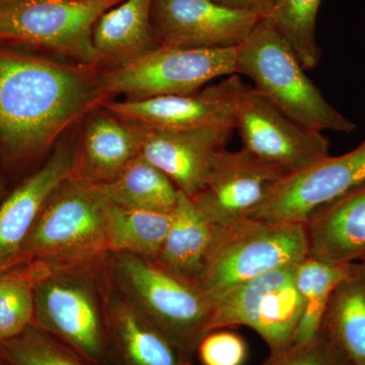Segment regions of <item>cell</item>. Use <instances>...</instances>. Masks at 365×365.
<instances>
[{
  "label": "cell",
  "mask_w": 365,
  "mask_h": 365,
  "mask_svg": "<svg viewBox=\"0 0 365 365\" xmlns=\"http://www.w3.org/2000/svg\"><path fill=\"white\" fill-rule=\"evenodd\" d=\"M103 68L0 46V155L14 167L44 155L105 102Z\"/></svg>",
  "instance_id": "cell-1"
},
{
  "label": "cell",
  "mask_w": 365,
  "mask_h": 365,
  "mask_svg": "<svg viewBox=\"0 0 365 365\" xmlns=\"http://www.w3.org/2000/svg\"><path fill=\"white\" fill-rule=\"evenodd\" d=\"M32 261L35 265L33 325L49 333L91 365H117L106 317L104 261L58 267Z\"/></svg>",
  "instance_id": "cell-2"
},
{
  "label": "cell",
  "mask_w": 365,
  "mask_h": 365,
  "mask_svg": "<svg viewBox=\"0 0 365 365\" xmlns=\"http://www.w3.org/2000/svg\"><path fill=\"white\" fill-rule=\"evenodd\" d=\"M104 273L108 284L158 327L191 364L201 340L211 332V302L200 289L155 261L128 253H108Z\"/></svg>",
  "instance_id": "cell-3"
},
{
  "label": "cell",
  "mask_w": 365,
  "mask_h": 365,
  "mask_svg": "<svg viewBox=\"0 0 365 365\" xmlns=\"http://www.w3.org/2000/svg\"><path fill=\"white\" fill-rule=\"evenodd\" d=\"M287 41L262 19L237 47V74L297 123L314 130L351 133L356 125L333 107L307 76Z\"/></svg>",
  "instance_id": "cell-4"
},
{
  "label": "cell",
  "mask_w": 365,
  "mask_h": 365,
  "mask_svg": "<svg viewBox=\"0 0 365 365\" xmlns=\"http://www.w3.org/2000/svg\"><path fill=\"white\" fill-rule=\"evenodd\" d=\"M109 202L93 185L69 177L53 192L23 246L25 260L49 266H83L109 253Z\"/></svg>",
  "instance_id": "cell-5"
},
{
  "label": "cell",
  "mask_w": 365,
  "mask_h": 365,
  "mask_svg": "<svg viewBox=\"0 0 365 365\" xmlns=\"http://www.w3.org/2000/svg\"><path fill=\"white\" fill-rule=\"evenodd\" d=\"M309 257L302 222H273L245 217L215 225L212 248L198 282L206 299Z\"/></svg>",
  "instance_id": "cell-6"
},
{
  "label": "cell",
  "mask_w": 365,
  "mask_h": 365,
  "mask_svg": "<svg viewBox=\"0 0 365 365\" xmlns=\"http://www.w3.org/2000/svg\"><path fill=\"white\" fill-rule=\"evenodd\" d=\"M122 1H1L0 46L37 54H55L74 63L98 66L93 45V28L103 14Z\"/></svg>",
  "instance_id": "cell-7"
},
{
  "label": "cell",
  "mask_w": 365,
  "mask_h": 365,
  "mask_svg": "<svg viewBox=\"0 0 365 365\" xmlns=\"http://www.w3.org/2000/svg\"><path fill=\"white\" fill-rule=\"evenodd\" d=\"M237 47L191 49L160 45L130 63L103 69L105 102L113 96L128 100L197 93L213 79L237 74Z\"/></svg>",
  "instance_id": "cell-8"
},
{
  "label": "cell",
  "mask_w": 365,
  "mask_h": 365,
  "mask_svg": "<svg viewBox=\"0 0 365 365\" xmlns=\"http://www.w3.org/2000/svg\"><path fill=\"white\" fill-rule=\"evenodd\" d=\"M297 264L246 281L211 300V332L249 327L265 341L270 353L292 344L304 311L295 283Z\"/></svg>",
  "instance_id": "cell-9"
},
{
  "label": "cell",
  "mask_w": 365,
  "mask_h": 365,
  "mask_svg": "<svg viewBox=\"0 0 365 365\" xmlns=\"http://www.w3.org/2000/svg\"><path fill=\"white\" fill-rule=\"evenodd\" d=\"M235 127L244 150L287 177L330 155V141L323 132L297 123L251 86L237 107Z\"/></svg>",
  "instance_id": "cell-10"
},
{
  "label": "cell",
  "mask_w": 365,
  "mask_h": 365,
  "mask_svg": "<svg viewBox=\"0 0 365 365\" xmlns=\"http://www.w3.org/2000/svg\"><path fill=\"white\" fill-rule=\"evenodd\" d=\"M365 182V139L354 150L330 155L287 177L248 217L273 222L304 223L319 208Z\"/></svg>",
  "instance_id": "cell-11"
},
{
  "label": "cell",
  "mask_w": 365,
  "mask_h": 365,
  "mask_svg": "<svg viewBox=\"0 0 365 365\" xmlns=\"http://www.w3.org/2000/svg\"><path fill=\"white\" fill-rule=\"evenodd\" d=\"M248 86L239 74H232L217 85L190 95L108 100L101 107L150 130H188L235 125V113Z\"/></svg>",
  "instance_id": "cell-12"
},
{
  "label": "cell",
  "mask_w": 365,
  "mask_h": 365,
  "mask_svg": "<svg viewBox=\"0 0 365 365\" xmlns=\"http://www.w3.org/2000/svg\"><path fill=\"white\" fill-rule=\"evenodd\" d=\"M257 14L212 0H153L151 24L160 45L191 49L237 48L257 24Z\"/></svg>",
  "instance_id": "cell-13"
},
{
  "label": "cell",
  "mask_w": 365,
  "mask_h": 365,
  "mask_svg": "<svg viewBox=\"0 0 365 365\" xmlns=\"http://www.w3.org/2000/svg\"><path fill=\"white\" fill-rule=\"evenodd\" d=\"M285 176L241 148H225L193 201L215 225L248 217L273 193Z\"/></svg>",
  "instance_id": "cell-14"
},
{
  "label": "cell",
  "mask_w": 365,
  "mask_h": 365,
  "mask_svg": "<svg viewBox=\"0 0 365 365\" xmlns=\"http://www.w3.org/2000/svg\"><path fill=\"white\" fill-rule=\"evenodd\" d=\"M235 130L232 124L188 130L148 129L140 157L193 198L203 188L216 158L227 148Z\"/></svg>",
  "instance_id": "cell-15"
},
{
  "label": "cell",
  "mask_w": 365,
  "mask_h": 365,
  "mask_svg": "<svg viewBox=\"0 0 365 365\" xmlns=\"http://www.w3.org/2000/svg\"><path fill=\"white\" fill-rule=\"evenodd\" d=\"M88 114L71 178L98 186L111 182L139 158L148 128L101 106Z\"/></svg>",
  "instance_id": "cell-16"
},
{
  "label": "cell",
  "mask_w": 365,
  "mask_h": 365,
  "mask_svg": "<svg viewBox=\"0 0 365 365\" xmlns=\"http://www.w3.org/2000/svg\"><path fill=\"white\" fill-rule=\"evenodd\" d=\"M76 148L61 145L0 203V271L26 261L23 246L49 197L68 179Z\"/></svg>",
  "instance_id": "cell-17"
},
{
  "label": "cell",
  "mask_w": 365,
  "mask_h": 365,
  "mask_svg": "<svg viewBox=\"0 0 365 365\" xmlns=\"http://www.w3.org/2000/svg\"><path fill=\"white\" fill-rule=\"evenodd\" d=\"M309 258L349 265L365 257V182L327 204L304 222Z\"/></svg>",
  "instance_id": "cell-18"
},
{
  "label": "cell",
  "mask_w": 365,
  "mask_h": 365,
  "mask_svg": "<svg viewBox=\"0 0 365 365\" xmlns=\"http://www.w3.org/2000/svg\"><path fill=\"white\" fill-rule=\"evenodd\" d=\"M106 317L117 365H191L158 327L108 282Z\"/></svg>",
  "instance_id": "cell-19"
},
{
  "label": "cell",
  "mask_w": 365,
  "mask_h": 365,
  "mask_svg": "<svg viewBox=\"0 0 365 365\" xmlns=\"http://www.w3.org/2000/svg\"><path fill=\"white\" fill-rule=\"evenodd\" d=\"M151 4L153 0H123L100 16L93 31L98 66L116 68L160 47Z\"/></svg>",
  "instance_id": "cell-20"
},
{
  "label": "cell",
  "mask_w": 365,
  "mask_h": 365,
  "mask_svg": "<svg viewBox=\"0 0 365 365\" xmlns=\"http://www.w3.org/2000/svg\"><path fill=\"white\" fill-rule=\"evenodd\" d=\"M215 235V225L191 197L179 190L169 232L155 262L168 272L198 287Z\"/></svg>",
  "instance_id": "cell-21"
},
{
  "label": "cell",
  "mask_w": 365,
  "mask_h": 365,
  "mask_svg": "<svg viewBox=\"0 0 365 365\" xmlns=\"http://www.w3.org/2000/svg\"><path fill=\"white\" fill-rule=\"evenodd\" d=\"M319 333L347 365H365V265L353 263L329 300Z\"/></svg>",
  "instance_id": "cell-22"
},
{
  "label": "cell",
  "mask_w": 365,
  "mask_h": 365,
  "mask_svg": "<svg viewBox=\"0 0 365 365\" xmlns=\"http://www.w3.org/2000/svg\"><path fill=\"white\" fill-rule=\"evenodd\" d=\"M95 187L108 202L132 210L170 213L179 197L174 182L140 155L111 182Z\"/></svg>",
  "instance_id": "cell-23"
},
{
  "label": "cell",
  "mask_w": 365,
  "mask_h": 365,
  "mask_svg": "<svg viewBox=\"0 0 365 365\" xmlns=\"http://www.w3.org/2000/svg\"><path fill=\"white\" fill-rule=\"evenodd\" d=\"M172 212L132 210L109 202L107 215L109 253H128L155 261L169 232Z\"/></svg>",
  "instance_id": "cell-24"
},
{
  "label": "cell",
  "mask_w": 365,
  "mask_h": 365,
  "mask_svg": "<svg viewBox=\"0 0 365 365\" xmlns=\"http://www.w3.org/2000/svg\"><path fill=\"white\" fill-rule=\"evenodd\" d=\"M352 264L333 265L309 257L297 264L295 283L304 311L292 343L309 342L319 335L329 300Z\"/></svg>",
  "instance_id": "cell-25"
},
{
  "label": "cell",
  "mask_w": 365,
  "mask_h": 365,
  "mask_svg": "<svg viewBox=\"0 0 365 365\" xmlns=\"http://www.w3.org/2000/svg\"><path fill=\"white\" fill-rule=\"evenodd\" d=\"M35 314V265L26 260L0 271V342L33 325Z\"/></svg>",
  "instance_id": "cell-26"
},
{
  "label": "cell",
  "mask_w": 365,
  "mask_h": 365,
  "mask_svg": "<svg viewBox=\"0 0 365 365\" xmlns=\"http://www.w3.org/2000/svg\"><path fill=\"white\" fill-rule=\"evenodd\" d=\"M322 0H278L269 21L287 41L306 71L319 66L322 50L317 41V18Z\"/></svg>",
  "instance_id": "cell-27"
},
{
  "label": "cell",
  "mask_w": 365,
  "mask_h": 365,
  "mask_svg": "<svg viewBox=\"0 0 365 365\" xmlns=\"http://www.w3.org/2000/svg\"><path fill=\"white\" fill-rule=\"evenodd\" d=\"M0 354L9 365H91L49 333L36 326L0 342Z\"/></svg>",
  "instance_id": "cell-28"
},
{
  "label": "cell",
  "mask_w": 365,
  "mask_h": 365,
  "mask_svg": "<svg viewBox=\"0 0 365 365\" xmlns=\"http://www.w3.org/2000/svg\"><path fill=\"white\" fill-rule=\"evenodd\" d=\"M261 365H347L339 353L319 333L314 340L292 343L284 349L270 353Z\"/></svg>",
  "instance_id": "cell-29"
},
{
  "label": "cell",
  "mask_w": 365,
  "mask_h": 365,
  "mask_svg": "<svg viewBox=\"0 0 365 365\" xmlns=\"http://www.w3.org/2000/svg\"><path fill=\"white\" fill-rule=\"evenodd\" d=\"M197 354L202 365H242L248 347L237 334L216 330L201 340Z\"/></svg>",
  "instance_id": "cell-30"
},
{
  "label": "cell",
  "mask_w": 365,
  "mask_h": 365,
  "mask_svg": "<svg viewBox=\"0 0 365 365\" xmlns=\"http://www.w3.org/2000/svg\"><path fill=\"white\" fill-rule=\"evenodd\" d=\"M215 4L235 11L257 14L262 19L268 18L275 9L278 0H212Z\"/></svg>",
  "instance_id": "cell-31"
},
{
  "label": "cell",
  "mask_w": 365,
  "mask_h": 365,
  "mask_svg": "<svg viewBox=\"0 0 365 365\" xmlns=\"http://www.w3.org/2000/svg\"><path fill=\"white\" fill-rule=\"evenodd\" d=\"M1 189H2V187H1V180H0V194H1ZM2 201H0V203H1Z\"/></svg>",
  "instance_id": "cell-32"
},
{
  "label": "cell",
  "mask_w": 365,
  "mask_h": 365,
  "mask_svg": "<svg viewBox=\"0 0 365 365\" xmlns=\"http://www.w3.org/2000/svg\"><path fill=\"white\" fill-rule=\"evenodd\" d=\"M360 262H362V263H364V265H365V257H364V259H362V260H361V261H360Z\"/></svg>",
  "instance_id": "cell-33"
},
{
  "label": "cell",
  "mask_w": 365,
  "mask_h": 365,
  "mask_svg": "<svg viewBox=\"0 0 365 365\" xmlns=\"http://www.w3.org/2000/svg\"><path fill=\"white\" fill-rule=\"evenodd\" d=\"M1 1H6V0H0V2Z\"/></svg>",
  "instance_id": "cell-34"
}]
</instances>
